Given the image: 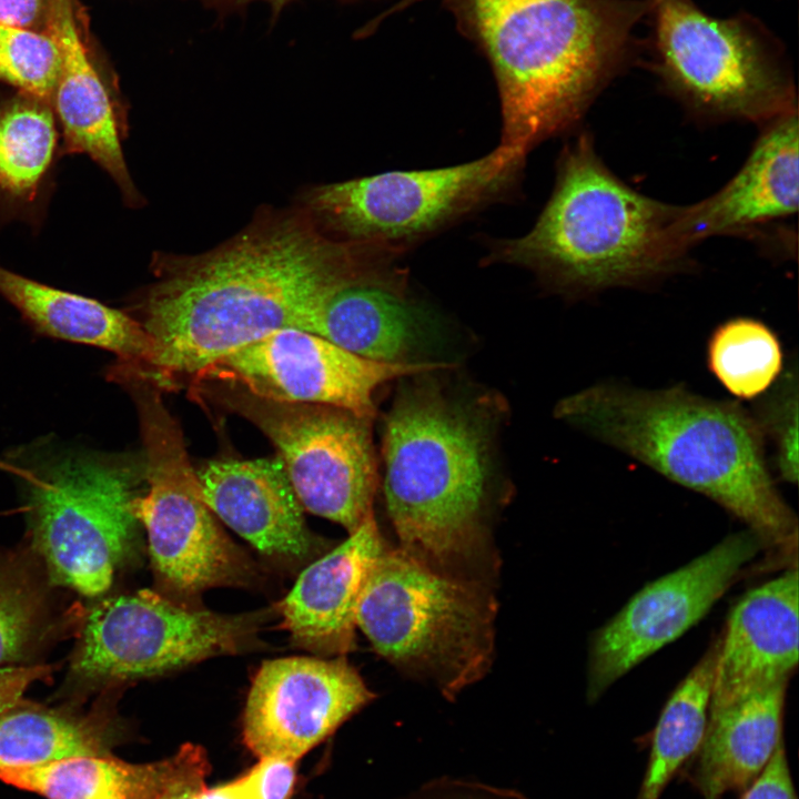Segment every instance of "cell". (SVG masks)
I'll use <instances>...</instances> for the list:
<instances>
[{
  "mask_svg": "<svg viewBox=\"0 0 799 799\" xmlns=\"http://www.w3.org/2000/svg\"><path fill=\"white\" fill-rule=\"evenodd\" d=\"M360 244L328 237L306 209L263 212L221 246L159 256L129 311L153 343L139 372L163 391L265 335L304 330Z\"/></svg>",
  "mask_w": 799,
  "mask_h": 799,
  "instance_id": "1",
  "label": "cell"
},
{
  "mask_svg": "<svg viewBox=\"0 0 799 799\" xmlns=\"http://www.w3.org/2000/svg\"><path fill=\"white\" fill-rule=\"evenodd\" d=\"M438 366L397 378L382 415V488L403 552L459 578L488 583L493 525L510 497L496 390Z\"/></svg>",
  "mask_w": 799,
  "mask_h": 799,
  "instance_id": "2",
  "label": "cell"
},
{
  "mask_svg": "<svg viewBox=\"0 0 799 799\" xmlns=\"http://www.w3.org/2000/svg\"><path fill=\"white\" fill-rule=\"evenodd\" d=\"M554 416L697 492L747 525L765 547L797 553L798 519L771 477L749 409L684 385L601 382L560 398Z\"/></svg>",
  "mask_w": 799,
  "mask_h": 799,
  "instance_id": "3",
  "label": "cell"
},
{
  "mask_svg": "<svg viewBox=\"0 0 799 799\" xmlns=\"http://www.w3.org/2000/svg\"><path fill=\"white\" fill-rule=\"evenodd\" d=\"M489 62L502 145L527 154L567 131L619 70L641 0H438Z\"/></svg>",
  "mask_w": 799,
  "mask_h": 799,
  "instance_id": "4",
  "label": "cell"
},
{
  "mask_svg": "<svg viewBox=\"0 0 799 799\" xmlns=\"http://www.w3.org/2000/svg\"><path fill=\"white\" fill-rule=\"evenodd\" d=\"M681 209L625 184L583 134L563 151L533 229L495 241L487 261L527 267L566 294L640 285L675 271L689 247Z\"/></svg>",
  "mask_w": 799,
  "mask_h": 799,
  "instance_id": "5",
  "label": "cell"
},
{
  "mask_svg": "<svg viewBox=\"0 0 799 799\" xmlns=\"http://www.w3.org/2000/svg\"><path fill=\"white\" fill-rule=\"evenodd\" d=\"M496 613L488 583L447 575L386 545L367 576L356 625L393 666L454 697L487 674Z\"/></svg>",
  "mask_w": 799,
  "mask_h": 799,
  "instance_id": "6",
  "label": "cell"
},
{
  "mask_svg": "<svg viewBox=\"0 0 799 799\" xmlns=\"http://www.w3.org/2000/svg\"><path fill=\"white\" fill-rule=\"evenodd\" d=\"M119 385L138 412L148 489L133 500V512L145 527L161 583L180 596L241 584L250 576V563L204 503L181 428L162 400L163 390L139 374L123 375Z\"/></svg>",
  "mask_w": 799,
  "mask_h": 799,
  "instance_id": "7",
  "label": "cell"
},
{
  "mask_svg": "<svg viewBox=\"0 0 799 799\" xmlns=\"http://www.w3.org/2000/svg\"><path fill=\"white\" fill-rule=\"evenodd\" d=\"M12 471L28 485L34 542L51 576L84 595L105 591L138 522L143 462L87 451Z\"/></svg>",
  "mask_w": 799,
  "mask_h": 799,
  "instance_id": "8",
  "label": "cell"
},
{
  "mask_svg": "<svg viewBox=\"0 0 799 799\" xmlns=\"http://www.w3.org/2000/svg\"><path fill=\"white\" fill-rule=\"evenodd\" d=\"M191 391L249 419L272 442L303 509L348 534L374 515L375 418L332 405L263 398L230 380H192Z\"/></svg>",
  "mask_w": 799,
  "mask_h": 799,
  "instance_id": "9",
  "label": "cell"
},
{
  "mask_svg": "<svg viewBox=\"0 0 799 799\" xmlns=\"http://www.w3.org/2000/svg\"><path fill=\"white\" fill-rule=\"evenodd\" d=\"M526 155L499 144L463 164L390 171L312 189L305 209L341 241L402 252L479 206L507 195Z\"/></svg>",
  "mask_w": 799,
  "mask_h": 799,
  "instance_id": "10",
  "label": "cell"
},
{
  "mask_svg": "<svg viewBox=\"0 0 799 799\" xmlns=\"http://www.w3.org/2000/svg\"><path fill=\"white\" fill-rule=\"evenodd\" d=\"M654 9L657 71L691 109L752 121L797 110L779 54L746 19L714 18L691 0H657Z\"/></svg>",
  "mask_w": 799,
  "mask_h": 799,
  "instance_id": "11",
  "label": "cell"
},
{
  "mask_svg": "<svg viewBox=\"0 0 799 799\" xmlns=\"http://www.w3.org/2000/svg\"><path fill=\"white\" fill-rule=\"evenodd\" d=\"M400 252L361 243L358 252L304 326L363 358L401 365L457 366L466 340L412 289Z\"/></svg>",
  "mask_w": 799,
  "mask_h": 799,
  "instance_id": "12",
  "label": "cell"
},
{
  "mask_svg": "<svg viewBox=\"0 0 799 799\" xmlns=\"http://www.w3.org/2000/svg\"><path fill=\"white\" fill-rule=\"evenodd\" d=\"M259 621L257 614L193 609L143 589L91 611L74 669L95 680L163 674L247 648Z\"/></svg>",
  "mask_w": 799,
  "mask_h": 799,
  "instance_id": "13",
  "label": "cell"
},
{
  "mask_svg": "<svg viewBox=\"0 0 799 799\" xmlns=\"http://www.w3.org/2000/svg\"><path fill=\"white\" fill-rule=\"evenodd\" d=\"M763 548L748 528L730 534L636 593L590 639L588 701L696 625Z\"/></svg>",
  "mask_w": 799,
  "mask_h": 799,
  "instance_id": "14",
  "label": "cell"
},
{
  "mask_svg": "<svg viewBox=\"0 0 799 799\" xmlns=\"http://www.w3.org/2000/svg\"><path fill=\"white\" fill-rule=\"evenodd\" d=\"M438 366L446 365L376 362L315 334L283 328L221 357L190 381L230 380L263 398L332 405L375 418L380 387Z\"/></svg>",
  "mask_w": 799,
  "mask_h": 799,
  "instance_id": "15",
  "label": "cell"
},
{
  "mask_svg": "<svg viewBox=\"0 0 799 799\" xmlns=\"http://www.w3.org/2000/svg\"><path fill=\"white\" fill-rule=\"evenodd\" d=\"M374 699L345 656L265 660L243 714V740L259 758L297 761Z\"/></svg>",
  "mask_w": 799,
  "mask_h": 799,
  "instance_id": "16",
  "label": "cell"
},
{
  "mask_svg": "<svg viewBox=\"0 0 799 799\" xmlns=\"http://www.w3.org/2000/svg\"><path fill=\"white\" fill-rule=\"evenodd\" d=\"M47 33L60 53L58 79L50 99L64 154H85L120 189L125 204L142 199L129 173L122 149L127 105L117 74L93 43L88 14L79 0H55Z\"/></svg>",
  "mask_w": 799,
  "mask_h": 799,
  "instance_id": "17",
  "label": "cell"
},
{
  "mask_svg": "<svg viewBox=\"0 0 799 799\" xmlns=\"http://www.w3.org/2000/svg\"><path fill=\"white\" fill-rule=\"evenodd\" d=\"M797 565L745 594L719 635L709 708L788 682L798 664Z\"/></svg>",
  "mask_w": 799,
  "mask_h": 799,
  "instance_id": "18",
  "label": "cell"
},
{
  "mask_svg": "<svg viewBox=\"0 0 799 799\" xmlns=\"http://www.w3.org/2000/svg\"><path fill=\"white\" fill-rule=\"evenodd\" d=\"M386 545L373 515L300 574L279 604L281 626L294 644L336 657L354 648L360 598Z\"/></svg>",
  "mask_w": 799,
  "mask_h": 799,
  "instance_id": "19",
  "label": "cell"
},
{
  "mask_svg": "<svg viewBox=\"0 0 799 799\" xmlns=\"http://www.w3.org/2000/svg\"><path fill=\"white\" fill-rule=\"evenodd\" d=\"M797 110L772 120L738 173L716 194L682 206L681 234L690 246L708 236L746 232L798 209Z\"/></svg>",
  "mask_w": 799,
  "mask_h": 799,
  "instance_id": "20",
  "label": "cell"
},
{
  "mask_svg": "<svg viewBox=\"0 0 799 799\" xmlns=\"http://www.w3.org/2000/svg\"><path fill=\"white\" fill-rule=\"evenodd\" d=\"M196 474L206 506L259 552L286 559L311 552L303 507L279 456L211 462Z\"/></svg>",
  "mask_w": 799,
  "mask_h": 799,
  "instance_id": "21",
  "label": "cell"
},
{
  "mask_svg": "<svg viewBox=\"0 0 799 799\" xmlns=\"http://www.w3.org/2000/svg\"><path fill=\"white\" fill-rule=\"evenodd\" d=\"M787 682L709 708L706 731L689 780L705 799L742 791L783 740Z\"/></svg>",
  "mask_w": 799,
  "mask_h": 799,
  "instance_id": "22",
  "label": "cell"
},
{
  "mask_svg": "<svg viewBox=\"0 0 799 799\" xmlns=\"http://www.w3.org/2000/svg\"><path fill=\"white\" fill-rule=\"evenodd\" d=\"M49 101L0 85V221L41 225L63 155Z\"/></svg>",
  "mask_w": 799,
  "mask_h": 799,
  "instance_id": "23",
  "label": "cell"
},
{
  "mask_svg": "<svg viewBox=\"0 0 799 799\" xmlns=\"http://www.w3.org/2000/svg\"><path fill=\"white\" fill-rule=\"evenodd\" d=\"M0 295L47 336L110 351L117 361L138 367L151 361L152 340L127 311L45 285L1 265Z\"/></svg>",
  "mask_w": 799,
  "mask_h": 799,
  "instance_id": "24",
  "label": "cell"
},
{
  "mask_svg": "<svg viewBox=\"0 0 799 799\" xmlns=\"http://www.w3.org/2000/svg\"><path fill=\"white\" fill-rule=\"evenodd\" d=\"M164 761L129 763L111 755L77 756L36 767H0V781L47 799H155Z\"/></svg>",
  "mask_w": 799,
  "mask_h": 799,
  "instance_id": "25",
  "label": "cell"
},
{
  "mask_svg": "<svg viewBox=\"0 0 799 799\" xmlns=\"http://www.w3.org/2000/svg\"><path fill=\"white\" fill-rule=\"evenodd\" d=\"M719 637L677 686L655 727L636 799H659L675 773L696 755L707 720Z\"/></svg>",
  "mask_w": 799,
  "mask_h": 799,
  "instance_id": "26",
  "label": "cell"
},
{
  "mask_svg": "<svg viewBox=\"0 0 799 799\" xmlns=\"http://www.w3.org/2000/svg\"><path fill=\"white\" fill-rule=\"evenodd\" d=\"M109 755L98 727L53 710L17 705L0 715V767L21 768Z\"/></svg>",
  "mask_w": 799,
  "mask_h": 799,
  "instance_id": "27",
  "label": "cell"
},
{
  "mask_svg": "<svg viewBox=\"0 0 799 799\" xmlns=\"http://www.w3.org/2000/svg\"><path fill=\"white\" fill-rule=\"evenodd\" d=\"M707 365L734 396L754 400L780 376L782 346L773 330L763 322L735 317L712 331L707 344Z\"/></svg>",
  "mask_w": 799,
  "mask_h": 799,
  "instance_id": "28",
  "label": "cell"
},
{
  "mask_svg": "<svg viewBox=\"0 0 799 799\" xmlns=\"http://www.w3.org/2000/svg\"><path fill=\"white\" fill-rule=\"evenodd\" d=\"M59 68V49L48 33L0 23V85L50 102Z\"/></svg>",
  "mask_w": 799,
  "mask_h": 799,
  "instance_id": "29",
  "label": "cell"
},
{
  "mask_svg": "<svg viewBox=\"0 0 799 799\" xmlns=\"http://www.w3.org/2000/svg\"><path fill=\"white\" fill-rule=\"evenodd\" d=\"M798 384L795 358L749 409L765 444L772 446L776 473L788 484L798 482Z\"/></svg>",
  "mask_w": 799,
  "mask_h": 799,
  "instance_id": "30",
  "label": "cell"
},
{
  "mask_svg": "<svg viewBox=\"0 0 799 799\" xmlns=\"http://www.w3.org/2000/svg\"><path fill=\"white\" fill-rule=\"evenodd\" d=\"M39 604L26 579L0 568V665L16 659L30 641Z\"/></svg>",
  "mask_w": 799,
  "mask_h": 799,
  "instance_id": "31",
  "label": "cell"
},
{
  "mask_svg": "<svg viewBox=\"0 0 799 799\" xmlns=\"http://www.w3.org/2000/svg\"><path fill=\"white\" fill-rule=\"evenodd\" d=\"M206 775L208 761L202 748L185 745L175 756L164 761L155 799H208Z\"/></svg>",
  "mask_w": 799,
  "mask_h": 799,
  "instance_id": "32",
  "label": "cell"
},
{
  "mask_svg": "<svg viewBox=\"0 0 799 799\" xmlns=\"http://www.w3.org/2000/svg\"><path fill=\"white\" fill-rule=\"evenodd\" d=\"M296 762L281 757H260L239 779L249 799H290L296 779Z\"/></svg>",
  "mask_w": 799,
  "mask_h": 799,
  "instance_id": "33",
  "label": "cell"
},
{
  "mask_svg": "<svg viewBox=\"0 0 799 799\" xmlns=\"http://www.w3.org/2000/svg\"><path fill=\"white\" fill-rule=\"evenodd\" d=\"M740 799H797L783 740Z\"/></svg>",
  "mask_w": 799,
  "mask_h": 799,
  "instance_id": "34",
  "label": "cell"
},
{
  "mask_svg": "<svg viewBox=\"0 0 799 799\" xmlns=\"http://www.w3.org/2000/svg\"><path fill=\"white\" fill-rule=\"evenodd\" d=\"M55 0H0V23L47 33Z\"/></svg>",
  "mask_w": 799,
  "mask_h": 799,
  "instance_id": "35",
  "label": "cell"
},
{
  "mask_svg": "<svg viewBox=\"0 0 799 799\" xmlns=\"http://www.w3.org/2000/svg\"><path fill=\"white\" fill-rule=\"evenodd\" d=\"M404 799H525L512 791L488 786L462 782L436 781L424 786Z\"/></svg>",
  "mask_w": 799,
  "mask_h": 799,
  "instance_id": "36",
  "label": "cell"
},
{
  "mask_svg": "<svg viewBox=\"0 0 799 799\" xmlns=\"http://www.w3.org/2000/svg\"><path fill=\"white\" fill-rule=\"evenodd\" d=\"M48 674L45 666L0 667V715L19 705L27 688Z\"/></svg>",
  "mask_w": 799,
  "mask_h": 799,
  "instance_id": "37",
  "label": "cell"
},
{
  "mask_svg": "<svg viewBox=\"0 0 799 799\" xmlns=\"http://www.w3.org/2000/svg\"><path fill=\"white\" fill-rule=\"evenodd\" d=\"M205 8L215 10L220 16L244 10L249 4L255 1H263L270 4L272 10V19L275 20L283 8L294 0H198ZM344 2L357 0H340Z\"/></svg>",
  "mask_w": 799,
  "mask_h": 799,
  "instance_id": "38",
  "label": "cell"
},
{
  "mask_svg": "<svg viewBox=\"0 0 799 799\" xmlns=\"http://www.w3.org/2000/svg\"><path fill=\"white\" fill-rule=\"evenodd\" d=\"M653 1H657V0H653Z\"/></svg>",
  "mask_w": 799,
  "mask_h": 799,
  "instance_id": "39",
  "label": "cell"
}]
</instances>
